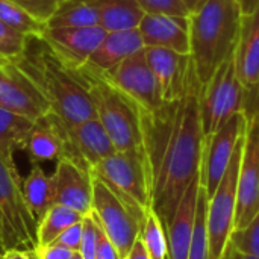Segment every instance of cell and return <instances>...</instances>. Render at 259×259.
<instances>
[{"instance_id":"obj_1","label":"cell","mask_w":259,"mask_h":259,"mask_svg":"<svg viewBox=\"0 0 259 259\" xmlns=\"http://www.w3.org/2000/svg\"><path fill=\"white\" fill-rule=\"evenodd\" d=\"M202 82L193 58L182 96L155 111L140 109L143 149L147 162L152 208L164 226L184 193L200 176L205 134L200 118Z\"/></svg>"},{"instance_id":"obj_2","label":"cell","mask_w":259,"mask_h":259,"mask_svg":"<svg viewBox=\"0 0 259 259\" xmlns=\"http://www.w3.org/2000/svg\"><path fill=\"white\" fill-rule=\"evenodd\" d=\"M12 62L42 91L52 112L68 129L97 118L94 103L77 70L62 61L42 35H29L21 55Z\"/></svg>"},{"instance_id":"obj_3","label":"cell","mask_w":259,"mask_h":259,"mask_svg":"<svg viewBox=\"0 0 259 259\" xmlns=\"http://www.w3.org/2000/svg\"><path fill=\"white\" fill-rule=\"evenodd\" d=\"M241 26L240 0H206L199 11L190 14V55L202 83L235 55Z\"/></svg>"},{"instance_id":"obj_4","label":"cell","mask_w":259,"mask_h":259,"mask_svg":"<svg viewBox=\"0 0 259 259\" xmlns=\"http://www.w3.org/2000/svg\"><path fill=\"white\" fill-rule=\"evenodd\" d=\"M76 70L90 93L97 118L112 140L117 152L144 150L140 108L137 103L87 64Z\"/></svg>"},{"instance_id":"obj_5","label":"cell","mask_w":259,"mask_h":259,"mask_svg":"<svg viewBox=\"0 0 259 259\" xmlns=\"http://www.w3.org/2000/svg\"><path fill=\"white\" fill-rule=\"evenodd\" d=\"M91 175L106 184L144 225L147 211L152 208V191L144 150L115 152L94 165Z\"/></svg>"},{"instance_id":"obj_6","label":"cell","mask_w":259,"mask_h":259,"mask_svg":"<svg viewBox=\"0 0 259 259\" xmlns=\"http://www.w3.org/2000/svg\"><path fill=\"white\" fill-rule=\"evenodd\" d=\"M38 225L30 215L15 162L0 158V255L11 250H35Z\"/></svg>"},{"instance_id":"obj_7","label":"cell","mask_w":259,"mask_h":259,"mask_svg":"<svg viewBox=\"0 0 259 259\" xmlns=\"http://www.w3.org/2000/svg\"><path fill=\"white\" fill-rule=\"evenodd\" d=\"M244 87L241 85L235 55L223 62L200 90V118L205 138L215 134L234 114L244 111Z\"/></svg>"},{"instance_id":"obj_8","label":"cell","mask_w":259,"mask_h":259,"mask_svg":"<svg viewBox=\"0 0 259 259\" xmlns=\"http://www.w3.org/2000/svg\"><path fill=\"white\" fill-rule=\"evenodd\" d=\"M244 135L237 143L231 164L220 181L215 191L208 197V235H209V259H222L229 237L235 228L238 175L244 149Z\"/></svg>"},{"instance_id":"obj_9","label":"cell","mask_w":259,"mask_h":259,"mask_svg":"<svg viewBox=\"0 0 259 259\" xmlns=\"http://www.w3.org/2000/svg\"><path fill=\"white\" fill-rule=\"evenodd\" d=\"M102 231L114 244L121 259L127 256L141 235L143 223L100 179L93 176V209Z\"/></svg>"},{"instance_id":"obj_10","label":"cell","mask_w":259,"mask_h":259,"mask_svg":"<svg viewBox=\"0 0 259 259\" xmlns=\"http://www.w3.org/2000/svg\"><path fill=\"white\" fill-rule=\"evenodd\" d=\"M100 74L135 102L140 109L155 111L164 105L156 77L146 59L144 49Z\"/></svg>"},{"instance_id":"obj_11","label":"cell","mask_w":259,"mask_h":259,"mask_svg":"<svg viewBox=\"0 0 259 259\" xmlns=\"http://www.w3.org/2000/svg\"><path fill=\"white\" fill-rule=\"evenodd\" d=\"M246 127L247 117L244 111H240L234 114L215 134L205 138L200 167V184L206 190L208 197L215 191L220 181L223 179L234 156L237 143L244 135Z\"/></svg>"},{"instance_id":"obj_12","label":"cell","mask_w":259,"mask_h":259,"mask_svg":"<svg viewBox=\"0 0 259 259\" xmlns=\"http://www.w3.org/2000/svg\"><path fill=\"white\" fill-rule=\"evenodd\" d=\"M238 175L235 228H246L259 214V115L249 114Z\"/></svg>"},{"instance_id":"obj_13","label":"cell","mask_w":259,"mask_h":259,"mask_svg":"<svg viewBox=\"0 0 259 259\" xmlns=\"http://www.w3.org/2000/svg\"><path fill=\"white\" fill-rule=\"evenodd\" d=\"M0 106L32 121L52 111L42 91L12 61H0Z\"/></svg>"},{"instance_id":"obj_14","label":"cell","mask_w":259,"mask_h":259,"mask_svg":"<svg viewBox=\"0 0 259 259\" xmlns=\"http://www.w3.org/2000/svg\"><path fill=\"white\" fill-rule=\"evenodd\" d=\"M117 149L99 118L88 120L74 127H67L65 156L77 165L91 170Z\"/></svg>"},{"instance_id":"obj_15","label":"cell","mask_w":259,"mask_h":259,"mask_svg":"<svg viewBox=\"0 0 259 259\" xmlns=\"http://www.w3.org/2000/svg\"><path fill=\"white\" fill-rule=\"evenodd\" d=\"M106 35L102 26L47 27L44 39L71 68L85 65Z\"/></svg>"},{"instance_id":"obj_16","label":"cell","mask_w":259,"mask_h":259,"mask_svg":"<svg viewBox=\"0 0 259 259\" xmlns=\"http://www.w3.org/2000/svg\"><path fill=\"white\" fill-rule=\"evenodd\" d=\"M55 188V203L68 206L82 215L91 214L93 209V175L91 170L62 158L56 161L52 175Z\"/></svg>"},{"instance_id":"obj_17","label":"cell","mask_w":259,"mask_h":259,"mask_svg":"<svg viewBox=\"0 0 259 259\" xmlns=\"http://www.w3.org/2000/svg\"><path fill=\"white\" fill-rule=\"evenodd\" d=\"M138 30L144 47H164L181 55L191 53L190 15L146 12Z\"/></svg>"},{"instance_id":"obj_18","label":"cell","mask_w":259,"mask_h":259,"mask_svg":"<svg viewBox=\"0 0 259 259\" xmlns=\"http://www.w3.org/2000/svg\"><path fill=\"white\" fill-rule=\"evenodd\" d=\"M146 59L156 77L164 102L178 100L185 88L191 55H181L164 47H144Z\"/></svg>"},{"instance_id":"obj_19","label":"cell","mask_w":259,"mask_h":259,"mask_svg":"<svg viewBox=\"0 0 259 259\" xmlns=\"http://www.w3.org/2000/svg\"><path fill=\"white\" fill-rule=\"evenodd\" d=\"M65 140L67 126L50 111L33 123L23 150L32 162L59 161L65 156Z\"/></svg>"},{"instance_id":"obj_20","label":"cell","mask_w":259,"mask_h":259,"mask_svg":"<svg viewBox=\"0 0 259 259\" xmlns=\"http://www.w3.org/2000/svg\"><path fill=\"white\" fill-rule=\"evenodd\" d=\"M200 185L202 184H200V176H199L187 188L171 220L165 226L167 240H168V258L167 259H188Z\"/></svg>"},{"instance_id":"obj_21","label":"cell","mask_w":259,"mask_h":259,"mask_svg":"<svg viewBox=\"0 0 259 259\" xmlns=\"http://www.w3.org/2000/svg\"><path fill=\"white\" fill-rule=\"evenodd\" d=\"M237 76L247 94H256L259 87V8L243 15L241 36L235 52Z\"/></svg>"},{"instance_id":"obj_22","label":"cell","mask_w":259,"mask_h":259,"mask_svg":"<svg viewBox=\"0 0 259 259\" xmlns=\"http://www.w3.org/2000/svg\"><path fill=\"white\" fill-rule=\"evenodd\" d=\"M144 49V42L138 29L106 32L103 41L90 56L87 65L99 73H105Z\"/></svg>"},{"instance_id":"obj_23","label":"cell","mask_w":259,"mask_h":259,"mask_svg":"<svg viewBox=\"0 0 259 259\" xmlns=\"http://www.w3.org/2000/svg\"><path fill=\"white\" fill-rule=\"evenodd\" d=\"M99 12V26L106 32L138 29L144 9L137 0H87Z\"/></svg>"},{"instance_id":"obj_24","label":"cell","mask_w":259,"mask_h":259,"mask_svg":"<svg viewBox=\"0 0 259 259\" xmlns=\"http://www.w3.org/2000/svg\"><path fill=\"white\" fill-rule=\"evenodd\" d=\"M23 196L30 215L39 225L47 211L55 205V188L52 176L38 162H33L29 175L23 181Z\"/></svg>"},{"instance_id":"obj_25","label":"cell","mask_w":259,"mask_h":259,"mask_svg":"<svg viewBox=\"0 0 259 259\" xmlns=\"http://www.w3.org/2000/svg\"><path fill=\"white\" fill-rule=\"evenodd\" d=\"M35 121L0 106V158L14 162V153L23 150Z\"/></svg>"},{"instance_id":"obj_26","label":"cell","mask_w":259,"mask_h":259,"mask_svg":"<svg viewBox=\"0 0 259 259\" xmlns=\"http://www.w3.org/2000/svg\"><path fill=\"white\" fill-rule=\"evenodd\" d=\"M83 217L68 206L55 203L38 225V246L52 244L67 228L80 223Z\"/></svg>"},{"instance_id":"obj_27","label":"cell","mask_w":259,"mask_h":259,"mask_svg":"<svg viewBox=\"0 0 259 259\" xmlns=\"http://www.w3.org/2000/svg\"><path fill=\"white\" fill-rule=\"evenodd\" d=\"M99 26V12L87 0H62L47 27Z\"/></svg>"},{"instance_id":"obj_28","label":"cell","mask_w":259,"mask_h":259,"mask_svg":"<svg viewBox=\"0 0 259 259\" xmlns=\"http://www.w3.org/2000/svg\"><path fill=\"white\" fill-rule=\"evenodd\" d=\"M206 214H208V194L206 190L200 185L188 259H209V235H208Z\"/></svg>"},{"instance_id":"obj_29","label":"cell","mask_w":259,"mask_h":259,"mask_svg":"<svg viewBox=\"0 0 259 259\" xmlns=\"http://www.w3.org/2000/svg\"><path fill=\"white\" fill-rule=\"evenodd\" d=\"M141 240L150 255V259H167L168 258V240L167 231L164 223L161 222L159 215L150 208L147 211L143 229H141Z\"/></svg>"},{"instance_id":"obj_30","label":"cell","mask_w":259,"mask_h":259,"mask_svg":"<svg viewBox=\"0 0 259 259\" xmlns=\"http://www.w3.org/2000/svg\"><path fill=\"white\" fill-rule=\"evenodd\" d=\"M0 20L26 35H44L47 24L33 18L11 0H0Z\"/></svg>"},{"instance_id":"obj_31","label":"cell","mask_w":259,"mask_h":259,"mask_svg":"<svg viewBox=\"0 0 259 259\" xmlns=\"http://www.w3.org/2000/svg\"><path fill=\"white\" fill-rule=\"evenodd\" d=\"M229 244L243 256L259 259V214L246 228L232 231Z\"/></svg>"},{"instance_id":"obj_32","label":"cell","mask_w":259,"mask_h":259,"mask_svg":"<svg viewBox=\"0 0 259 259\" xmlns=\"http://www.w3.org/2000/svg\"><path fill=\"white\" fill-rule=\"evenodd\" d=\"M29 35L8 26L0 20V59L3 61H14L17 59L24 46Z\"/></svg>"},{"instance_id":"obj_33","label":"cell","mask_w":259,"mask_h":259,"mask_svg":"<svg viewBox=\"0 0 259 259\" xmlns=\"http://www.w3.org/2000/svg\"><path fill=\"white\" fill-rule=\"evenodd\" d=\"M102 228L99 222L94 219L93 214H88L82 220V241H80V249L79 253L83 259H96L100 235H102Z\"/></svg>"},{"instance_id":"obj_34","label":"cell","mask_w":259,"mask_h":259,"mask_svg":"<svg viewBox=\"0 0 259 259\" xmlns=\"http://www.w3.org/2000/svg\"><path fill=\"white\" fill-rule=\"evenodd\" d=\"M11 2L23 8L33 18H36L44 24H47L52 20L59 5L62 3V0H11Z\"/></svg>"},{"instance_id":"obj_35","label":"cell","mask_w":259,"mask_h":259,"mask_svg":"<svg viewBox=\"0 0 259 259\" xmlns=\"http://www.w3.org/2000/svg\"><path fill=\"white\" fill-rule=\"evenodd\" d=\"M144 12H159L173 15H190L182 0H137Z\"/></svg>"},{"instance_id":"obj_36","label":"cell","mask_w":259,"mask_h":259,"mask_svg":"<svg viewBox=\"0 0 259 259\" xmlns=\"http://www.w3.org/2000/svg\"><path fill=\"white\" fill-rule=\"evenodd\" d=\"M80 241H82V222L76 223L70 228H67L52 244L70 249L73 252H79L80 249Z\"/></svg>"},{"instance_id":"obj_37","label":"cell","mask_w":259,"mask_h":259,"mask_svg":"<svg viewBox=\"0 0 259 259\" xmlns=\"http://www.w3.org/2000/svg\"><path fill=\"white\" fill-rule=\"evenodd\" d=\"M76 253L77 252H73L70 249H65L56 244L36 247V259H73Z\"/></svg>"},{"instance_id":"obj_38","label":"cell","mask_w":259,"mask_h":259,"mask_svg":"<svg viewBox=\"0 0 259 259\" xmlns=\"http://www.w3.org/2000/svg\"><path fill=\"white\" fill-rule=\"evenodd\" d=\"M96 259H121L120 253L117 252L114 244L109 241V238L105 235V232H102V235H100Z\"/></svg>"},{"instance_id":"obj_39","label":"cell","mask_w":259,"mask_h":259,"mask_svg":"<svg viewBox=\"0 0 259 259\" xmlns=\"http://www.w3.org/2000/svg\"><path fill=\"white\" fill-rule=\"evenodd\" d=\"M124 259H150V255H149L141 237L135 241L134 247L131 249V252L127 253V256Z\"/></svg>"},{"instance_id":"obj_40","label":"cell","mask_w":259,"mask_h":259,"mask_svg":"<svg viewBox=\"0 0 259 259\" xmlns=\"http://www.w3.org/2000/svg\"><path fill=\"white\" fill-rule=\"evenodd\" d=\"M0 259H36V249L35 250H11L3 255Z\"/></svg>"},{"instance_id":"obj_41","label":"cell","mask_w":259,"mask_h":259,"mask_svg":"<svg viewBox=\"0 0 259 259\" xmlns=\"http://www.w3.org/2000/svg\"><path fill=\"white\" fill-rule=\"evenodd\" d=\"M240 3L243 9V15L253 14L259 8V0H240Z\"/></svg>"},{"instance_id":"obj_42","label":"cell","mask_w":259,"mask_h":259,"mask_svg":"<svg viewBox=\"0 0 259 259\" xmlns=\"http://www.w3.org/2000/svg\"><path fill=\"white\" fill-rule=\"evenodd\" d=\"M182 3L187 6L188 12H190V14H193V12L199 11V9L206 3V0H182Z\"/></svg>"},{"instance_id":"obj_43","label":"cell","mask_w":259,"mask_h":259,"mask_svg":"<svg viewBox=\"0 0 259 259\" xmlns=\"http://www.w3.org/2000/svg\"><path fill=\"white\" fill-rule=\"evenodd\" d=\"M222 259H244V258H243V255H241L240 252H237V250H235V249L228 243L226 250H225V253H223Z\"/></svg>"},{"instance_id":"obj_44","label":"cell","mask_w":259,"mask_h":259,"mask_svg":"<svg viewBox=\"0 0 259 259\" xmlns=\"http://www.w3.org/2000/svg\"><path fill=\"white\" fill-rule=\"evenodd\" d=\"M255 112L259 115V87L258 91H256V102H255Z\"/></svg>"},{"instance_id":"obj_45","label":"cell","mask_w":259,"mask_h":259,"mask_svg":"<svg viewBox=\"0 0 259 259\" xmlns=\"http://www.w3.org/2000/svg\"><path fill=\"white\" fill-rule=\"evenodd\" d=\"M73 259H83V258H82V256H80V253L77 252V253L74 255V258H73Z\"/></svg>"},{"instance_id":"obj_46","label":"cell","mask_w":259,"mask_h":259,"mask_svg":"<svg viewBox=\"0 0 259 259\" xmlns=\"http://www.w3.org/2000/svg\"><path fill=\"white\" fill-rule=\"evenodd\" d=\"M244 259H256V258H252V256H243Z\"/></svg>"},{"instance_id":"obj_47","label":"cell","mask_w":259,"mask_h":259,"mask_svg":"<svg viewBox=\"0 0 259 259\" xmlns=\"http://www.w3.org/2000/svg\"><path fill=\"white\" fill-rule=\"evenodd\" d=\"M0 61H3V59H0Z\"/></svg>"}]
</instances>
